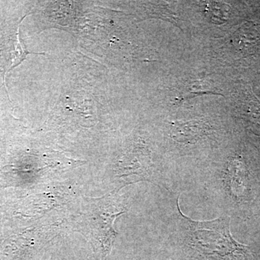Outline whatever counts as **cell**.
I'll return each mask as SVG.
<instances>
[{"label": "cell", "instance_id": "obj_2", "mask_svg": "<svg viewBox=\"0 0 260 260\" xmlns=\"http://www.w3.org/2000/svg\"><path fill=\"white\" fill-rule=\"evenodd\" d=\"M125 212L116 193L99 200V206L85 215L86 234L90 238L98 259L106 260L110 253L116 233L113 223Z\"/></svg>", "mask_w": 260, "mask_h": 260}, {"label": "cell", "instance_id": "obj_1", "mask_svg": "<svg viewBox=\"0 0 260 260\" xmlns=\"http://www.w3.org/2000/svg\"><path fill=\"white\" fill-rule=\"evenodd\" d=\"M188 225L189 244L197 251L208 256H246L249 248L237 242L229 229V218H220L210 221H195L184 216Z\"/></svg>", "mask_w": 260, "mask_h": 260}, {"label": "cell", "instance_id": "obj_3", "mask_svg": "<svg viewBox=\"0 0 260 260\" xmlns=\"http://www.w3.org/2000/svg\"><path fill=\"white\" fill-rule=\"evenodd\" d=\"M210 127L201 121L174 122L171 125V135L178 143H194L208 135Z\"/></svg>", "mask_w": 260, "mask_h": 260}]
</instances>
